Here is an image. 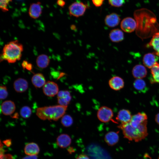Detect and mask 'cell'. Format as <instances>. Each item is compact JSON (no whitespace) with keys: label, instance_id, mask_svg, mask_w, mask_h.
Instances as JSON below:
<instances>
[{"label":"cell","instance_id":"e575fe53","mask_svg":"<svg viewBox=\"0 0 159 159\" xmlns=\"http://www.w3.org/2000/svg\"><path fill=\"white\" fill-rule=\"evenodd\" d=\"M3 143L7 147H9L12 144L11 140L7 139L3 141Z\"/></svg>","mask_w":159,"mask_h":159},{"label":"cell","instance_id":"60d3db41","mask_svg":"<svg viewBox=\"0 0 159 159\" xmlns=\"http://www.w3.org/2000/svg\"><path fill=\"white\" fill-rule=\"evenodd\" d=\"M155 121L159 125V113L155 115Z\"/></svg>","mask_w":159,"mask_h":159},{"label":"cell","instance_id":"cb8c5ba5","mask_svg":"<svg viewBox=\"0 0 159 159\" xmlns=\"http://www.w3.org/2000/svg\"><path fill=\"white\" fill-rule=\"evenodd\" d=\"M147 47H151L155 51V54L159 56V32L154 34L149 42L147 45Z\"/></svg>","mask_w":159,"mask_h":159},{"label":"cell","instance_id":"4dcf8cb0","mask_svg":"<svg viewBox=\"0 0 159 159\" xmlns=\"http://www.w3.org/2000/svg\"><path fill=\"white\" fill-rule=\"evenodd\" d=\"M108 1L111 6L115 7H121L125 3V0H108Z\"/></svg>","mask_w":159,"mask_h":159},{"label":"cell","instance_id":"7402d4cb","mask_svg":"<svg viewBox=\"0 0 159 159\" xmlns=\"http://www.w3.org/2000/svg\"><path fill=\"white\" fill-rule=\"evenodd\" d=\"M119 137L118 132L110 131L107 132L105 136V140L109 145L112 146L118 142Z\"/></svg>","mask_w":159,"mask_h":159},{"label":"cell","instance_id":"4316f807","mask_svg":"<svg viewBox=\"0 0 159 159\" xmlns=\"http://www.w3.org/2000/svg\"><path fill=\"white\" fill-rule=\"evenodd\" d=\"M151 75L150 78L151 84L159 83V63L156 62L151 68Z\"/></svg>","mask_w":159,"mask_h":159},{"label":"cell","instance_id":"5b68a950","mask_svg":"<svg viewBox=\"0 0 159 159\" xmlns=\"http://www.w3.org/2000/svg\"><path fill=\"white\" fill-rule=\"evenodd\" d=\"M87 6L80 1H76L72 4L69 7V14L71 16L78 17L84 15Z\"/></svg>","mask_w":159,"mask_h":159},{"label":"cell","instance_id":"8d00e7d4","mask_svg":"<svg viewBox=\"0 0 159 159\" xmlns=\"http://www.w3.org/2000/svg\"><path fill=\"white\" fill-rule=\"evenodd\" d=\"M76 159H90L89 157L86 155L82 154L79 155L76 158Z\"/></svg>","mask_w":159,"mask_h":159},{"label":"cell","instance_id":"277c9868","mask_svg":"<svg viewBox=\"0 0 159 159\" xmlns=\"http://www.w3.org/2000/svg\"><path fill=\"white\" fill-rule=\"evenodd\" d=\"M67 106L60 105L38 108L36 114L41 119L56 121L64 115Z\"/></svg>","mask_w":159,"mask_h":159},{"label":"cell","instance_id":"f35d334b","mask_svg":"<svg viewBox=\"0 0 159 159\" xmlns=\"http://www.w3.org/2000/svg\"><path fill=\"white\" fill-rule=\"evenodd\" d=\"M29 62L26 60H24L22 63V66L24 69H26V67Z\"/></svg>","mask_w":159,"mask_h":159},{"label":"cell","instance_id":"d6a6232c","mask_svg":"<svg viewBox=\"0 0 159 159\" xmlns=\"http://www.w3.org/2000/svg\"><path fill=\"white\" fill-rule=\"evenodd\" d=\"M104 0H92L94 5L97 7L100 6L103 4Z\"/></svg>","mask_w":159,"mask_h":159},{"label":"cell","instance_id":"d590c367","mask_svg":"<svg viewBox=\"0 0 159 159\" xmlns=\"http://www.w3.org/2000/svg\"><path fill=\"white\" fill-rule=\"evenodd\" d=\"M57 3L59 6L63 7L65 4V2L64 0H57Z\"/></svg>","mask_w":159,"mask_h":159},{"label":"cell","instance_id":"d6986e66","mask_svg":"<svg viewBox=\"0 0 159 159\" xmlns=\"http://www.w3.org/2000/svg\"><path fill=\"white\" fill-rule=\"evenodd\" d=\"M109 37L112 42H119L123 40L124 33L120 29H114L111 30L110 32Z\"/></svg>","mask_w":159,"mask_h":159},{"label":"cell","instance_id":"d4e9b609","mask_svg":"<svg viewBox=\"0 0 159 159\" xmlns=\"http://www.w3.org/2000/svg\"><path fill=\"white\" fill-rule=\"evenodd\" d=\"M134 88L140 93H145L148 90L145 81L141 79H137L133 82Z\"/></svg>","mask_w":159,"mask_h":159},{"label":"cell","instance_id":"ffe728a7","mask_svg":"<svg viewBox=\"0 0 159 159\" xmlns=\"http://www.w3.org/2000/svg\"><path fill=\"white\" fill-rule=\"evenodd\" d=\"M71 143V139L67 134H62L59 135L57 138V145L62 148H65L69 146Z\"/></svg>","mask_w":159,"mask_h":159},{"label":"cell","instance_id":"30bf717a","mask_svg":"<svg viewBox=\"0 0 159 159\" xmlns=\"http://www.w3.org/2000/svg\"><path fill=\"white\" fill-rule=\"evenodd\" d=\"M58 103L59 105L67 106L72 97L70 93L67 90H61L57 94Z\"/></svg>","mask_w":159,"mask_h":159},{"label":"cell","instance_id":"74e56055","mask_svg":"<svg viewBox=\"0 0 159 159\" xmlns=\"http://www.w3.org/2000/svg\"><path fill=\"white\" fill-rule=\"evenodd\" d=\"M21 159H38V157L36 155H28L23 158Z\"/></svg>","mask_w":159,"mask_h":159},{"label":"cell","instance_id":"ac0fdd59","mask_svg":"<svg viewBox=\"0 0 159 159\" xmlns=\"http://www.w3.org/2000/svg\"><path fill=\"white\" fill-rule=\"evenodd\" d=\"M147 73V70L145 67L141 64L135 65L132 70L133 76L137 79H141L145 77Z\"/></svg>","mask_w":159,"mask_h":159},{"label":"cell","instance_id":"9a60e30c","mask_svg":"<svg viewBox=\"0 0 159 159\" xmlns=\"http://www.w3.org/2000/svg\"><path fill=\"white\" fill-rule=\"evenodd\" d=\"M108 84L112 89L116 91L122 89L124 85L123 79L120 77L115 76L111 77L109 80Z\"/></svg>","mask_w":159,"mask_h":159},{"label":"cell","instance_id":"4fadbf2b","mask_svg":"<svg viewBox=\"0 0 159 159\" xmlns=\"http://www.w3.org/2000/svg\"><path fill=\"white\" fill-rule=\"evenodd\" d=\"M132 116L130 111L128 110L122 109L118 112L116 119L121 124L127 123L131 121Z\"/></svg>","mask_w":159,"mask_h":159},{"label":"cell","instance_id":"f1b7e54d","mask_svg":"<svg viewBox=\"0 0 159 159\" xmlns=\"http://www.w3.org/2000/svg\"><path fill=\"white\" fill-rule=\"evenodd\" d=\"M20 114L23 118L25 119L28 118L31 115V109L28 106H24L20 109Z\"/></svg>","mask_w":159,"mask_h":159},{"label":"cell","instance_id":"6da1fadb","mask_svg":"<svg viewBox=\"0 0 159 159\" xmlns=\"http://www.w3.org/2000/svg\"><path fill=\"white\" fill-rule=\"evenodd\" d=\"M134 16L137 23L136 33L142 39L149 38L159 31V24L154 14L146 9L136 10Z\"/></svg>","mask_w":159,"mask_h":159},{"label":"cell","instance_id":"8fae6325","mask_svg":"<svg viewBox=\"0 0 159 159\" xmlns=\"http://www.w3.org/2000/svg\"><path fill=\"white\" fill-rule=\"evenodd\" d=\"M120 18L116 13H112L107 15L105 19V23L108 27L112 28L117 26L119 24Z\"/></svg>","mask_w":159,"mask_h":159},{"label":"cell","instance_id":"836d02e7","mask_svg":"<svg viewBox=\"0 0 159 159\" xmlns=\"http://www.w3.org/2000/svg\"><path fill=\"white\" fill-rule=\"evenodd\" d=\"M0 159H13L12 155L10 154L0 155Z\"/></svg>","mask_w":159,"mask_h":159},{"label":"cell","instance_id":"1f68e13d","mask_svg":"<svg viewBox=\"0 0 159 159\" xmlns=\"http://www.w3.org/2000/svg\"><path fill=\"white\" fill-rule=\"evenodd\" d=\"M8 95L7 88L5 86L2 85L0 87V98L1 100L5 99Z\"/></svg>","mask_w":159,"mask_h":159},{"label":"cell","instance_id":"9c48e42d","mask_svg":"<svg viewBox=\"0 0 159 159\" xmlns=\"http://www.w3.org/2000/svg\"><path fill=\"white\" fill-rule=\"evenodd\" d=\"M42 12V7L41 2H37L30 4L29 9V14L33 19L39 17Z\"/></svg>","mask_w":159,"mask_h":159},{"label":"cell","instance_id":"f546056e","mask_svg":"<svg viewBox=\"0 0 159 159\" xmlns=\"http://www.w3.org/2000/svg\"><path fill=\"white\" fill-rule=\"evenodd\" d=\"M12 0H0V8L2 11L5 12L9 11L8 5Z\"/></svg>","mask_w":159,"mask_h":159},{"label":"cell","instance_id":"ab89813d","mask_svg":"<svg viewBox=\"0 0 159 159\" xmlns=\"http://www.w3.org/2000/svg\"><path fill=\"white\" fill-rule=\"evenodd\" d=\"M32 69V64L29 63L26 66V69L29 71H31Z\"/></svg>","mask_w":159,"mask_h":159},{"label":"cell","instance_id":"83f0119b","mask_svg":"<svg viewBox=\"0 0 159 159\" xmlns=\"http://www.w3.org/2000/svg\"><path fill=\"white\" fill-rule=\"evenodd\" d=\"M61 123L65 127H68L72 125L73 123V119L69 115H64L61 119Z\"/></svg>","mask_w":159,"mask_h":159},{"label":"cell","instance_id":"5bb4252c","mask_svg":"<svg viewBox=\"0 0 159 159\" xmlns=\"http://www.w3.org/2000/svg\"><path fill=\"white\" fill-rule=\"evenodd\" d=\"M16 106L14 103L10 100L3 102L1 105V110L2 113L6 115H10L15 111Z\"/></svg>","mask_w":159,"mask_h":159},{"label":"cell","instance_id":"2e32d148","mask_svg":"<svg viewBox=\"0 0 159 159\" xmlns=\"http://www.w3.org/2000/svg\"><path fill=\"white\" fill-rule=\"evenodd\" d=\"M147 116L145 112H140L132 116L130 123L132 126L136 127L140 124L147 120Z\"/></svg>","mask_w":159,"mask_h":159},{"label":"cell","instance_id":"52a82bcc","mask_svg":"<svg viewBox=\"0 0 159 159\" xmlns=\"http://www.w3.org/2000/svg\"><path fill=\"white\" fill-rule=\"evenodd\" d=\"M120 26L123 31L126 32L131 33L136 29L137 23L133 18L130 17H127L122 21Z\"/></svg>","mask_w":159,"mask_h":159},{"label":"cell","instance_id":"7a4b0ae2","mask_svg":"<svg viewBox=\"0 0 159 159\" xmlns=\"http://www.w3.org/2000/svg\"><path fill=\"white\" fill-rule=\"evenodd\" d=\"M147 121L146 120L135 127L132 126L130 122L120 124L118 127L122 130L125 138L130 140L138 142L143 139L147 136Z\"/></svg>","mask_w":159,"mask_h":159},{"label":"cell","instance_id":"8992f818","mask_svg":"<svg viewBox=\"0 0 159 159\" xmlns=\"http://www.w3.org/2000/svg\"><path fill=\"white\" fill-rule=\"evenodd\" d=\"M113 116V112L110 108L103 106L101 107L98 110L97 113V116L100 121L103 122H107L111 120L113 122L117 123L112 119Z\"/></svg>","mask_w":159,"mask_h":159},{"label":"cell","instance_id":"7c38bea8","mask_svg":"<svg viewBox=\"0 0 159 159\" xmlns=\"http://www.w3.org/2000/svg\"><path fill=\"white\" fill-rule=\"evenodd\" d=\"M159 56L154 52L149 53L145 54L143 57V64L149 68H151L159 59Z\"/></svg>","mask_w":159,"mask_h":159},{"label":"cell","instance_id":"3957f363","mask_svg":"<svg viewBox=\"0 0 159 159\" xmlns=\"http://www.w3.org/2000/svg\"><path fill=\"white\" fill-rule=\"evenodd\" d=\"M23 50L22 44L17 40L11 41L5 45L0 56V61L14 63L21 59Z\"/></svg>","mask_w":159,"mask_h":159},{"label":"cell","instance_id":"603a6c76","mask_svg":"<svg viewBox=\"0 0 159 159\" xmlns=\"http://www.w3.org/2000/svg\"><path fill=\"white\" fill-rule=\"evenodd\" d=\"M31 81L33 85L37 88L41 87L46 83L44 77L41 73L34 74L32 78Z\"/></svg>","mask_w":159,"mask_h":159},{"label":"cell","instance_id":"484cf974","mask_svg":"<svg viewBox=\"0 0 159 159\" xmlns=\"http://www.w3.org/2000/svg\"><path fill=\"white\" fill-rule=\"evenodd\" d=\"M50 59L49 57L45 54H41L38 56L36 62L37 66L39 68L44 69L49 65Z\"/></svg>","mask_w":159,"mask_h":159},{"label":"cell","instance_id":"44dd1931","mask_svg":"<svg viewBox=\"0 0 159 159\" xmlns=\"http://www.w3.org/2000/svg\"><path fill=\"white\" fill-rule=\"evenodd\" d=\"M40 151L39 147L36 143L32 142L26 144L24 148V153L28 155H37Z\"/></svg>","mask_w":159,"mask_h":159},{"label":"cell","instance_id":"ba28073f","mask_svg":"<svg viewBox=\"0 0 159 159\" xmlns=\"http://www.w3.org/2000/svg\"><path fill=\"white\" fill-rule=\"evenodd\" d=\"M44 95L49 97H53L59 92V87L57 84L53 81H49L46 82L43 88Z\"/></svg>","mask_w":159,"mask_h":159},{"label":"cell","instance_id":"e0dca14e","mask_svg":"<svg viewBox=\"0 0 159 159\" xmlns=\"http://www.w3.org/2000/svg\"><path fill=\"white\" fill-rule=\"evenodd\" d=\"M14 87L17 92L22 93L25 91L28 87V83L26 80L22 78L16 80L14 83Z\"/></svg>","mask_w":159,"mask_h":159}]
</instances>
